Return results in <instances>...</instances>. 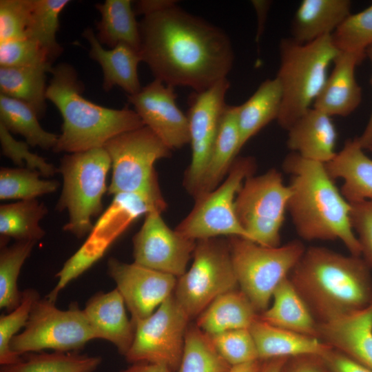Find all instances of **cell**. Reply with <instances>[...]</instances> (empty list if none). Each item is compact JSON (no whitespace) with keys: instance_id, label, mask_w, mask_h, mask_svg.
<instances>
[{"instance_id":"obj_47","label":"cell","mask_w":372,"mask_h":372,"mask_svg":"<svg viewBox=\"0 0 372 372\" xmlns=\"http://www.w3.org/2000/svg\"><path fill=\"white\" fill-rule=\"evenodd\" d=\"M280 372H330L320 355H300L287 359Z\"/></svg>"},{"instance_id":"obj_40","label":"cell","mask_w":372,"mask_h":372,"mask_svg":"<svg viewBox=\"0 0 372 372\" xmlns=\"http://www.w3.org/2000/svg\"><path fill=\"white\" fill-rule=\"evenodd\" d=\"M39 294L34 289L22 291V300L19 306L8 314L0 316V364L10 366L18 363L21 355L14 353L10 347L12 339L22 327H25L34 302L39 298Z\"/></svg>"},{"instance_id":"obj_25","label":"cell","mask_w":372,"mask_h":372,"mask_svg":"<svg viewBox=\"0 0 372 372\" xmlns=\"http://www.w3.org/2000/svg\"><path fill=\"white\" fill-rule=\"evenodd\" d=\"M249 331L260 360L307 355L322 356L331 348L316 337L273 326L259 317L252 323Z\"/></svg>"},{"instance_id":"obj_51","label":"cell","mask_w":372,"mask_h":372,"mask_svg":"<svg viewBox=\"0 0 372 372\" xmlns=\"http://www.w3.org/2000/svg\"><path fill=\"white\" fill-rule=\"evenodd\" d=\"M121 372H172L165 366L149 363L132 364Z\"/></svg>"},{"instance_id":"obj_17","label":"cell","mask_w":372,"mask_h":372,"mask_svg":"<svg viewBox=\"0 0 372 372\" xmlns=\"http://www.w3.org/2000/svg\"><path fill=\"white\" fill-rule=\"evenodd\" d=\"M127 98L144 125L171 150L189 143L187 117L176 104L174 87L154 79Z\"/></svg>"},{"instance_id":"obj_19","label":"cell","mask_w":372,"mask_h":372,"mask_svg":"<svg viewBox=\"0 0 372 372\" xmlns=\"http://www.w3.org/2000/svg\"><path fill=\"white\" fill-rule=\"evenodd\" d=\"M317 337L372 371V302L340 319L318 324Z\"/></svg>"},{"instance_id":"obj_23","label":"cell","mask_w":372,"mask_h":372,"mask_svg":"<svg viewBox=\"0 0 372 372\" xmlns=\"http://www.w3.org/2000/svg\"><path fill=\"white\" fill-rule=\"evenodd\" d=\"M324 165L333 180L342 179L340 192L349 203L372 199V158L356 138L347 140L342 149Z\"/></svg>"},{"instance_id":"obj_30","label":"cell","mask_w":372,"mask_h":372,"mask_svg":"<svg viewBox=\"0 0 372 372\" xmlns=\"http://www.w3.org/2000/svg\"><path fill=\"white\" fill-rule=\"evenodd\" d=\"M95 6L101 14L100 20L96 22L99 41L111 49L125 43L139 52V23L136 20L132 1L106 0Z\"/></svg>"},{"instance_id":"obj_49","label":"cell","mask_w":372,"mask_h":372,"mask_svg":"<svg viewBox=\"0 0 372 372\" xmlns=\"http://www.w3.org/2000/svg\"><path fill=\"white\" fill-rule=\"evenodd\" d=\"M366 57L369 60L372 66V45L369 46L365 51ZM372 85V76L371 79ZM360 146L365 150L372 145V110L369 116L368 122L361 134V135L356 138Z\"/></svg>"},{"instance_id":"obj_31","label":"cell","mask_w":372,"mask_h":372,"mask_svg":"<svg viewBox=\"0 0 372 372\" xmlns=\"http://www.w3.org/2000/svg\"><path fill=\"white\" fill-rule=\"evenodd\" d=\"M51 70L43 67H1V94L25 103L41 118L46 110L45 74Z\"/></svg>"},{"instance_id":"obj_21","label":"cell","mask_w":372,"mask_h":372,"mask_svg":"<svg viewBox=\"0 0 372 372\" xmlns=\"http://www.w3.org/2000/svg\"><path fill=\"white\" fill-rule=\"evenodd\" d=\"M287 132V147L304 158L326 164L337 153L338 134L331 117L313 106Z\"/></svg>"},{"instance_id":"obj_13","label":"cell","mask_w":372,"mask_h":372,"mask_svg":"<svg viewBox=\"0 0 372 372\" xmlns=\"http://www.w3.org/2000/svg\"><path fill=\"white\" fill-rule=\"evenodd\" d=\"M189 320L172 293L152 315L134 324V338L125 355L126 360L131 364H161L176 372Z\"/></svg>"},{"instance_id":"obj_14","label":"cell","mask_w":372,"mask_h":372,"mask_svg":"<svg viewBox=\"0 0 372 372\" xmlns=\"http://www.w3.org/2000/svg\"><path fill=\"white\" fill-rule=\"evenodd\" d=\"M229 86L227 78H225L205 90L194 92L189 98L187 117L192 160L185 171L183 185L192 196L208 163Z\"/></svg>"},{"instance_id":"obj_15","label":"cell","mask_w":372,"mask_h":372,"mask_svg":"<svg viewBox=\"0 0 372 372\" xmlns=\"http://www.w3.org/2000/svg\"><path fill=\"white\" fill-rule=\"evenodd\" d=\"M132 242L134 262L177 278L187 271L196 245V240L169 228L156 209L145 214Z\"/></svg>"},{"instance_id":"obj_46","label":"cell","mask_w":372,"mask_h":372,"mask_svg":"<svg viewBox=\"0 0 372 372\" xmlns=\"http://www.w3.org/2000/svg\"><path fill=\"white\" fill-rule=\"evenodd\" d=\"M322 357L330 372H372L366 366L332 347Z\"/></svg>"},{"instance_id":"obj_37","label":"cell","mask_w":372,"mask_h":372,"mask_svg":"<svg viewBox=\"0 0 372 372\" xmlns=\"http://www.w3.org/2000/svg\"><path fill=\"white\" fill-rule=\"evenodd\" d=\"M231 366L217 352L207 334L196 324L188 327L176 372H226Z\"/></svg>"},{"instance_id":"obj_5","label":"cell","mask_w":372,"mask_h":372,"mask_svg":"<svg viewBox=\"0 0 372 372\" xmlns=\"http://www.w3.org/2000/svg\"><path fill=\"white\" fill-rule=\"evenodd\" d=\"M339 53L331 35L301 44L290 38L279 45L280 66L276 75L282 92L277 119L285 130L313 104L327 79L329 65Z\"/></svg>"},{"instance_id":"obj_33","label":"cell","mask_w":372,"mask_h":372,"mask_svg":"<svg viewBox=\"0 0 372 372\" xmlns=\"http://www.w3.org/2000/svg\"><path fill=\"white\" fill-rule=\"evenodd\" d=\"M0 123L10 132L19 134L32 147L44 149L54 147L59 135L45 131L34 110L25 103L0 94Z\"/></svg>"},{"instance_id":"obj_45","label":"cell","mask_w":372,"mask_h":372,"mask_svg":"<svg viewBox=\"0 0 372 372\" xmlns=\"http://www.w3.org/2000/svg\"><path fill=\"white\" fill-rule=\"evenodd\" d=\"M351 220L361 248V257L372 269V199L351 203Z\"/></svg>"},{"instance_id":"obj_9","label":"cell","mask_w":372,"mask_h":372,"mask_svg":"<svg viewBox=\"0 0 372 372\" xmlns=\"http://www.w3.org/2000/svg\"><path fill=\"white\" fill-rule=\"evenodd\" d=\"M94 339L97 335L77 302L61 310L45 297L34 302L24 330L14 336L10 347L19 355L44 349L79 351Z\"/></svg>"},{"instance_id":"obj_42","label":"cell","mask_w":372,"mask_h":372,"mask_svg":"<svg viewBox=\"0 0 372 372\" xmlns=\"http://www.w3.org/2000/svg\"><path fill=\"white\" fill-rule=\"evenodd\" d=\"M52 64L41 47L30 39L0 43L1 67H43L52 70Z\"/></svg>"},{"instance_id":"obj_12","label":"cell","mask_w":372,"mask_h":372,"mask_svg":"<svg viewBox=\"0 0 372 372\" xmlns=\"http://www.w3.org/2000/svg\"><path fill=\"white\" fill-rule=\"evenodd\" d=\"M290 195L289 185L276 169L245 179L236 198L235 211L251 241L265 247L280 245Z\"/></svg>"},{"instance_id":"obj_35","label":"cell","mask_w":372,"mask_h":372,"mask_svg":"<svg viewBox=\"0 0 372 372\" xmlns=\"http://www.w3.org/2000/svg\"><path fill=\"white\" fill-rule=\"evenodd\" d=\"M68 0H32L26 37L38 43L52 63L62 53L56 41L59 15Z\"/></svg>"},{"instance_id":"obj_48","label":"cell","mask_w":372,"mask_h":372,"mask_svg":"<svg viewBox=\"0 0 372 372\" xmlns=\"http://www.w3.org/2000/svg\"><path fill=\"white\" fill-rule=\"evenodd\" d=\"M177 3L174 0H141L136 3V13L143 16L170 8Z\"/></svg>"},{"instance_id":"obj_28","label":"cell","mask_w":372,"mask_h":372,"mask_svg":"<svg viewBox=\"0 0 372 372\" xmlns=\"http://www.w3.org/2000/svg\"><path fill=\"white\" fill-rule=\"evenodd\" d=\"M258 317L273 326L318 338V323L289 277L278 286L269 306Z\"/></svg>"},{"instance_id":"obj_36","label":"cell","mask_w":372,"mask_h":372,"mask_svg":"<svg viewBox=\"0 0 372 372\" xmlns=\"http://www.w3.org/2000/svg\"><path fill=\"white\" fill-rule=\"evenodd\" d=\"M36 242L16 241L11 246H1L0 252V308L10 312L21 302L22 291L17 287V280L25 260L30 255Z\"/></svg>"},{"instance_id":"obj_43","label":"cell","mask_w":372,"mask_h":372,"mask_svg":"<svg viewBox=\"0 0 372 372\" xmlns=\"http://www.w3.org/2000/svg\"><path fill=\"white\" fill-rule=\"evenodd\" d=\"M32 0L0 1V43L27 38Z\"/></svg>"},{"instance_id":"obj_27","label":"cell","mask_w":372,"mask_h":372,"mask_svg":"<svg viewBox=\"0 0 372 372\" xmlns=\"http://www.w3.org/2000/svg\"><path fill=\"white\" fill-rule=\"evenodd\" d=\"M258 313L240 289L224 293L197 317L196 325L209 335L238 329H249Z\"/></svg>"},{"instance_id":"obj_6","label":"cell","mask_w":372,"mask_h":372,"mask_svg":"<svg viewBox=\"0 0 372 372\" xmlns=\"http://www.w3.org/2000/svg\"><path fill=\"white\" fill-rule=\"evenodd\" d=\"M112 163L107 192L139 196L151 210L163 212L166 203L161 193L154 163L171 155V149L147 126L109 140L103 146Z\"/></svg>"},{"instance_id":"obj_3","label":"cell","mask_w":372,"mask_h":372,"mask_svg":"<svg viewBox=\"0 0 372 372\" xmlns=\"http://www.w3.org/2000/svg\"><path fill=\"white\" fill-rule=\"evenodd\" d=\"M282 167L291 176L287 211L298 236L307 241L339 240L350 254L361 256L351 225V205L335 185L325 165L291 152Z\"/></svg>"},{"instance_id":"obj_22","label":"cell","mask_w":372,"mask_h":372,"mask_svg":"<svg viewBox=\"0 0 372 372\" xmlns=\"http://www.w3.org/2000/svg\"><path fill=\"white\" fill-rule=\"evenodd\" d=\"M83 37L90 44V56L101 65L103 74V88L109 92L113 87H121L127 95L138 92L141 86L138 65L142 61L140 53L125 43L110 50L102 47L92 28H87Z\"/></svg>"},{"instance_id":"obj_16","label":"cell","mask_w":372,"mask_h":372,"mask_svg":"<svg viewBox=\"0 0 372 372\" xmlns=\"http://www.w3.org/2000/svg\"><path fill=\"white\" fill-rule=\"evenodd\" d=\"M107 273L131 313L134 325L150 315L174 291L177 278L135 262L110 258Z\"/></svg>"},{"instance_id":"obj_38","label":"cell","mask_w":372,"mask_h":372,"mask_svg":"<svg viewBox=\"0 0 372 372\" xmlns=\"http://www.w3.org/2000/svg\"><path fill=\"white\" fill-rule=\"evenodd\" d=\"M41 175L39 172L29 168L1 167L0 199H36L38 196L56 192L59 183L42 179Z\"/></svg>"},{"instance_id":"obj_53","label":"cell","mask_w":372,"mask_h":372,"mask_svg":"<svg viewBox=\"0 0 372 372\" xmlns=\"http://www.w3.org/2000/svg\"><path fill=\"white\" fill-rule=\"evenodd\" d=\"M262 360H258L231 366L226 372H258Z\"/></svg>"},{"instance_id":"obj_1","label":"cell","mask_w":372,"mask_h":372,"mask_svg":"<svg viewBox=\"0 0 372 372\" xmlns=\"http://www.w3.org/2000/svg\"><path fill=\"white\" fill-rule=\"evenodd\" d=\"M139 30L142 61L167 85L201 92L232 68L234 52L225 31L177 4L143 16Z\"/></svg>"},{"instance_id":"obj_50","label":"cell","mask_w":372,"mask_h":372,"mask_svg":"<svg viewBox=\"0 0 372 372\" xmlns=\"http://www.w3.org/2000/svg\"><path fill=\"white\" fill-rule=\"evenodd\" d=\"M256 12L258 17V28L256 33V41H259L264 30L267 12L269 10L271 1H251Z\"/></svg>"},{"instance_id":"obj_55","label":"cell","mask_w":372,"mask_h":372,"mask_svg":"<svg viewBox=\"0 0 372 372\" xmlns=\"http://www.w3.org/2000/svg\"><path fill=\"white\" fill-rule=\"evenodd\" d=\"M367 150H369L371 152V154H372V145L369 147V149Z\"/></svg>"},{"instance_id":"obj_11","label":"cell","mask_w":372,"mask_h":372,"mask_svg":"<svg viewBox=\"0 0 372 372\" xmlns=\"http://www.w3.org/2000/svg\"><path fill=\"white\" fill-rule=\"evenodd\" d=\"M256 167L254 157H236L221 184L196 198L192 209L175 230L196 241L221 236L251 240L237 219L235 200L244 181L254 175Z\"/></svg>"},{"instance_id":"obj_18","label":"cell","mask_w":372,"mask_h":372,"mask_svg":"<svg viewBox=\"0 0 372 372\" xmlns=\"http://www.w3.org/2000/svg\"><path fill=\"white\" fill-rule=\"evenodd\" d=\"M364 58L365 54L339 51L313 107L331 117L352 114L362 101V88L355 78V68Z\"/></svg>"},{"instance_id":"obj_7","label":"cell","mask_w":372,"mask_h":372,"mask_svg":"<svg viewBox=\"0 0 372 372\" xmlns=\"http://www.w3.org/2000/svg\"><path fill=\"white\" fill-rule=\"evenodd\" d=\"M112 167L110 157L102 147L65 155L58 172L63 188L56 209L68 212L63 230L79 238L92 231V218L103 209L102 199L107 192L106 176Z\"/></svg>"},{"instance_id":"obj_54","label":"cell","mask_w":372,"mask_h":372,"mask_svg":"<svg viewBox=\"0 0 372 372\" xmlns=\"http://www.w3.org/2000/svg\"><path fill=\"white\" fill-rule=\"evenodd\" d=\"M0 372H11V371H9L1 367Z\"/></svg>"},{"instance_id":"obj_41","label":"cell","mask_w":372,"mask_h":372,"mask_svg":"<svg viewBox=\"0 0 372 372\" xmlns=\"http://www.w3.org/2000/svg\"><path fill=\"white\" fill-rule=\"evenodd\" d=\"M209 336L217 352L231 366L259 360L249 329L229 330Z\"/></svg>"},{"instance_id":"obj_39","label":"cell","mask_w":372,"mask_h":372,"mask_svg":"<svg viewBox=\"0 0 372 372\" xmlns=\"http://www.w3.org/2000/svg\"><path fill=\"white\" fill-rule=\"evenodd\" d=\"M331 38L340 52L365 54L372 45V3L358 12L351 13Z\"/></svg>"},{"instance_id":"obj_44","label":"cell","mask_w":372,"mask_h":372,"mask_svg":"<svg viewBox=\"0 0 372 372\" xmlns=\"http://www.w3.org/2000/svg\"><path fill=\"white\" fill-rule=\"evenodd\" d=\"M0 140L2 153L20 167L37 170L41 176L50 177L58 172V168L48 163L43 157L30 152L27 142L15 140L6 127L0 123Z\"/></svg>"},{"instance_id":"obj_32","label":"cell","mask_w":372,"mask_h":372,"mask_svg":"<svg viewBox=\"0 0 372 372\" xmlns=\"http://www.w3.org/2000/svg\"><path fill=\"white\" fill-rule=\"evenodd\" d=\"M48 208L37 199L23 200L0 206L1 246L10 238L37 242L45 236L39 225Z\"/></svg>"},{"instance_id":"obj_10","label":"cell","mask_w":372,"mask_h":372,"mask_svg":"<svg viewBox=\"0 0 372 372\" xmlns=\"http://www.w3.org/2000/svg\"><path fill=\"white\" fill-rule=\"evenodd\" d=\"M192 257L191 267L178 278L173 293L190 320L197 318L217 297L238 285L227 240H196Z\"/></svg>"},{"instance_id":"obj_29","label":"cell","mask_w":372,"mask_h":372,"mask_svg":"<svg viewBox=\"0 0 372 372\" xmlns=\"http://www.w3.org/2000/svg\"><path fill=\"white\" fill-rule=\"evenodd\" d=\"M282 101V88L275 77L264 81L244 103L238 105L239 152L251 138L278 119Z\"/></svg>"},{"instance_id":"obj_34","label":"cell","mask_w":372,"mask_h":372,"mask_svg":"<svg viewBox=\"0 0 372 372\" xmlns=\"http://www.w3.org/2000/svg\"><path fill=\"white\" fill-rule=\"evenodd\" d=\"M101 362L99 356L78 351H40L24 353L18 363L1 367L11 372H94Z\"/></svg>"},{"instance_id":"obj_24","label":"cell","mask_w":372,"mask_h":372,"mask_svg":"<svg viewBox=\"0 0 372 372\" xmlns=\"http://www.w3.org/2000/svg\"><path fill=\"white\" fill-rule=\"evenodd\" d=\"M349 0H303L291 21V39L305 44L332 34L351 14Z\"/></svg>"},{"instance_id":"obj_4","label":"cell","mask_w":372,"mask_h":372,"mask_svg":"<svg viewBox=\"0 0 372 372\" xmlns=\"http://www.w3.org/2000/svg\"><path fill=\"white\" fill-rule=\"evenodd\" d=\"M50 73L46 99L63 118L54 152L71 154L102 147L114 136L145 126L138 114L127 107L109 108L85 99L83 84L71 65L58 64Z\"/></svg>"},{"instance_id":"obj_8","label":"cell","mask_w":372,"mask_h":372,"mask_svg":"<svg viewBox=\"0 0 372 372\" xmlns=\"http://www.w3.org/2000/svg\"><path fill=\"white\" fill-rule=\"evenodd\" d=\"M227 242L240 289L258 313L268 308L274 291L306 250L297 240L273 247L238 236H229Z\"/></svg>"},{"instance_id":"obj_2","label":"cell","mask_w":372,"mask_h":372,"mask_svg":"<svg viewBox=\"0 0 372 372\" xmlns=\"http://www.w3.org/2000/svg\"><path fill=\"white\" fill-rule=\"evenodd\" d=\"M289 278L318 324L340 319L372 302L371 269L361 256L310 247Z\"/></svg>"},{"instance_id":"obj_26","label":"cell","mask_w":372,"mask_h":372,"mask_svg":"<svg viewBox=\"0 0 372 372\" xmlns=\"http://www.w3.org/2000/svg\"><path fill=\"white\" fill-rule=\"evenodd\" d=\"M238 112V105H226L208 163L192 196L194 199L221 184L240 152Z\"/></svg>"},{"instance_id":"obj_52","label":"cell","mask_w":372,"mask_h":372,"mask_svg":"<svg viewBox=\"0 0 372 372\" xmlns=\"http://www.w3.org/2000/svg\"><path fill=\"white\" fill-rule=\"evenodd\" d=\"M287 359L278 358L262 360L258 372H280Z\"/></svg>"},{"instance_id":"obj_20","label":"cell","mask_w":372,"mask_h":372,"mask_svg":"<svg viewBox=\"0 0 372 372\" xmlns=\"http://www.w3.org/2000/svg\"><path fill=\"white\" fill-rule=\"evenodd\" d=\"M125 303L116 288L99 291L86 302L83 311L98 339L113 344L118 353L125 355L134 338L135 327L129 320Z\"/></svg>"}]
</instances>
